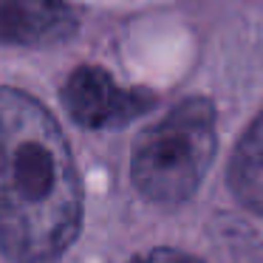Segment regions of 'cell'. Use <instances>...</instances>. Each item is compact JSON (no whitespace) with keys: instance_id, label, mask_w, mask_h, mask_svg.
Here are the masks:
<instances>
[{"instance_id":"cell-2","label":"cell","mask_w":263,"mask_h":263,"mask_svg":"<svg viewBox=\"0 0 263 263\" xmlns=\"http://www.w3.org/2000/svg\"><path fill=\"white\" fill-rule=\"evenodd\" d=\"M215 147V105L204 97L181 99L139 133L130 153L133 187L153 204H181L201 187Z\"/></svg>"},{"instance_id":"cell-5","label":"cell","mask_w":263,"mask_h":263,"mask_svg":"<svg viewBox=\"0 0 263 263\" xmlns=\"http://www.w3.org/2000/svg\"><path fill=\"white\" fill-rule=\"evenodd\" d=\"M227 184L240 206L263 215V110L249 122L229 159Z\"/></svg>"},{"instance_id":"cell-3","label":"cell","mask_w":263,"mask_h":263,"mask_svg":"<svg viewBox=\"0 0 263 263\" xmlns=\"http://www.w3.org/2000/svg\"><path fill=\"white\" fill-rule=\"evenodd\" d=\"M60 99L71 119L88 130L122 127L156 105V97L150 91L122 88L99 65H80L77 71H71L68 80L63 82Z\"/></svg>"},{"instance_id":"cell-6","label":"cell","mask_w":263,"mask_h":263,"mask_svg":"<svg viewBox=\"0 0 263 263\" xmlns=\"http://www.w3.org/2000/svg\"><path fill=\"white\" fill-rule=\"evenodd\" d=\"M130 263H204V260H198V257L187 255L181 249H173V246H159V249H150L144 255L133 257Z\"/></svg>"},{"instance_id":"cell-1","label":"cell","mask_w":263,"mask_h":263,"mask_svg":"<svg viewBox=\"0 0 263 263\" xmlns=\"http://www.w3.org/2000/svg\"><path fill=\"white\" fill-rule=\"evenodd\" d=\"M82 178L60 122L31 93L0 88V252L57 263L82 229Z\"/></svg>"},{"instance_id":"cell-4","label":"cell","mask_w":263,"mask_h":263,"mask_svg":"<svg viewBox=\"0 0 263 263\" xmlns=\"http://www.w3.org/2000/svg\"><path fill=\"white\" fill-rule=\"evenodd\" d=\"M80 29L65 0H0V46H57Z\"/></svg>"}]
</instances>
